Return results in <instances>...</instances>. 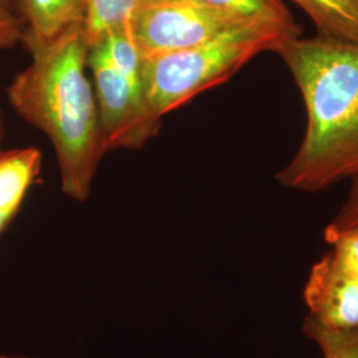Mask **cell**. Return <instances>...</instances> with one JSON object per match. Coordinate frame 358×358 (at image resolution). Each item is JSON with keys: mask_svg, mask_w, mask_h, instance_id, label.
<instances>
[{"mask_svg": "<svg viewBox=\"0 0 358 358\" xmlns=\"http://www.w3.org/2000/svg\"><path fill=\"white\" fill-rule=\"evenodd\" d=\"M28 36L48 40L73 27L85 26L88 0H13Z\"/></svg>", "mask_w": 358, "mask_h": 358, "instance_id": "8", "label": "cell"}, {"mask_svg": "<svg viewBox=\"0 0 358 358\" xmlns=\"http://www.w3.org/2000/svg\"><path fill=\"white\" fill-rule=\"evenodd\" d=\"M149 0H88L85 34L88 44H94L106 32L127 26L133 15Z\"/></svg>", "mask_w": 358, "mask_h": 358, "instance_id": "10", "label": "cell"}, {"mask_svg": "<svg viewBox=\"0 0 358 358\" xmlns=\"http://www.w3.org/2000/svg\"><path fill=\"white\" fill-rule=\"evenodd\" d=\"M4 137H6V125H4V115H3L1 105H0V154L4 152V150H3Z\"/></svg>", "mask_w": 358, "mask_h": 358, "instance_id": "16", "label": "cell"}, {"mask_svg": "<svg viewBox=\"0 0 358 358\" xmlns=\"http://www.w3.org/2000/svg\"><path fill=\"white\" fill-rule=\"evenodd\" d=\"M308 319L334 331L358 328V280L340 268L331 252L309 272L304 288Z\"/></svg>", "mask_w": 358, "mask_h": 358, "instance_id": "6", "label": "cell"}, {"mask_svg": "<svg viewBox=\"0 0 358 358\" xmlns=\"http://www.w3.org/2000/svg\"><path fill=\"white\" fill-rule=\"evenodd\" d=\"M251 22L202 0H149L129 20L142 60L201 45Z\"/></svg>", "mask_w": 358, "mask_h": 358, "instance_id": "5", "label": "cell"}, {"mask_svg": "<svg viewBox=\"0 0 358 358\" xmlns=\"http://www.w3.org/2000/svg\"><path fill=\"white\" fill-rule=\"evenodd\" d=\"M26 23L13 0H0V50H11L22 44Z\"/></svg>", "mask_w": 358, "mask_h": 358, "instance_id": "14", "label": "cell"}, {"mask_svg": "<svg viewBox=\"0 0 358 358\" xmlns=\"http://www.w3.org/2000/svg\"><path fill=\"white\" fill-rule=\"evenodd\" d=\"M300 35L251 22L201 45L142 60V81L155 115L164 118L206 90L229 81L257 55L276 52Z\"/></svg>", "mask_w": 358, "mask_h": 358, "instance_id": "3", "label": "cell"}, {"mask_svg": "<svg viewBox=\"0 0 358 358\" xmlns=\"http://www.w3.org/2000/svg\"><path fill=\"white\" fill-rule=\"evenodd\" d=\"M88 66L106 153L142 149L158 134L162 118L148 101L141 56L128 24L106 32L90 45Z\"/></svg>", "mask_w": 358, "mask_h": 358, "instance_id": "4", "label": "cell"}, {"mask_svg": "<svg viewBox=\"0 0 358 358\" xmlns=\"http://www.w3.org/2000/svg\"><path fill=\"white\" fill-rule=\"evenodd\" d=\"M294 77L307 127L292 159L275 176L285 189L319 192L358 177V44L288 38L276 50Z\"/></svg>", "mask_w": 358, "mask_h": 358, "instance_id": "2", "label": "cell"}, {"mask_svg": "<svg viewBox=\"0 0 358 358\" xmlns=\"http://www.w3.org/2000/svg\"><path fill=\"white\" fill-rule=\"evenodd\" d=\"M304 333L319 345L322 358H358V328L334 331L306 317Z\"/></svg>", "mask_w": 358, "mask_h": 358, "instance_id": "12", "label": "cell"}, {"mask_svg": "<svg viewBox=\"0 0 358 358\" xmlns=\"http://www.w3.org/2000/svg\"><path fill=\"white\" fill-rule=\"evenodd\" d=\"M43 155L36 148L0 154V235L17 215L41 170Z\"/></svg>", "mask_w": 358, "mask_h": 358, "instance_id": "7", "label": "cell"}, {"mask_svg": "<svg viewBox=\"0 0 358 358\" xmlns=\"http://www.w3.org/2000/svg\"><path fill=\"white\" fill-rule=\"evenodd\" d=\"M207 4L238 16L262 20L301 35V28L282 0H202Z\"/></svg>", "mask_w": 358, "mask_h": 358, "instance_id": "11", "label": "cell"}, {"mask_svg": "<svg viewBox=\"0 0 358 358\" xmlns=\"http://www.w3.org/2000/svg\"><path fill=\"white\" fill-rule=\"evenodd\" d=\"M22 44L31 62L7 87L8 101L27 124L51 142L65 196L84 202L106 154L88 76L85 28L73 27L48 40L24 34Z\"/></svg>", "mask_w": 358, "mask_h": 358, "instance_id": "1", "label": "cell"}, {"mask_svg": "<svg viewBox=\"0 0 358 358\" xmlns=\"http://www.w3.org/2000/svg\"><path fill=\"white\" fill-rule=\"evenodd\" d=\"M324 239L332 245L331 255L334 263L358 280V229L338 232Z\"/></svg>", "mask_w": 358, "mask_h": 358, "instance_id": "13", "label": "cell"}, {"mask_svg": "<svg viewBox=\"0 0 358 358\" xmlns=\"http://www.w3.org/2000/svg\"><path fill=\"white\" fill-rule=\"evenodd\" d=\"M358 229V177L350 180L345 202L324 230V238L338 232Z\"/></svg>", "mask_w": 358, "mask_h": 358, "instance_id": "15", "label": "cell"}, {"mask_svg": "<svg viewBox=\"0 0 358 358\" xmlns=\"http://www.w3.org/2000/svg\"><path fill=\"white\" fill-rule=\"evenodd\" d=\"M0 358H31V357H22V356H6V355H0Z\"/></svg>", "mask_w": 358, "mask_h": 358, "instance_id": "17", "label": "cell"}, {"mask_svg": "<svg viewBox=\"0 0 358 358\" xmlns=\"http://www.w3.org/2000/svg\"><path fill=\"white\" fill-rule=\"evenodd\" d=\"M316 28V35L358 44V0H291Z\"/></svg>", "mask_w": 358, "mask_h": 358, "instance_id": "9", "label": "cell"}]
</instances>
